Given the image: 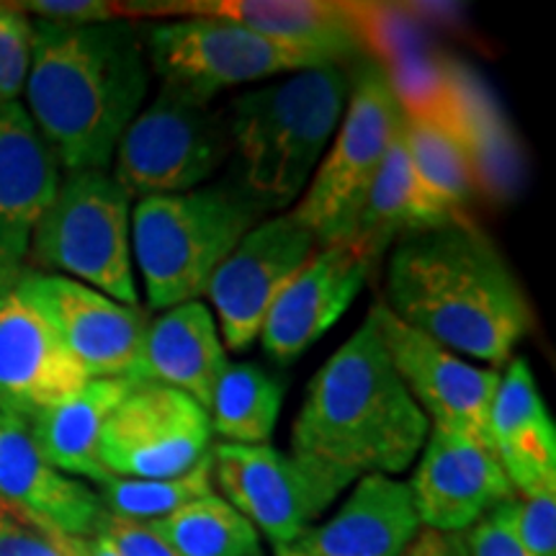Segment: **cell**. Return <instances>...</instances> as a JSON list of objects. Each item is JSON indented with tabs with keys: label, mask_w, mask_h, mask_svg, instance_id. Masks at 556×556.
Instances as JSON below:
<instances>
[{
	"label": "cell",
	"mask_w": 556,
	"mask_h": 556,
	"mask_svg": "<svg viewBox=\"0 0 556 556\" xmlns=\"http://www.w3.org/2000/svg\"><path fill=\"white\" fill-rule=\"evenodd\" d=\"M384 307L458 356L500 366L528 336L533 312L503 253L467 219L394 242Z\"/></svg>",
	"instance_id": "obj_1"
},
{
	"label": "cell",
	"mask_w": 556,
	"mask_h": 556,
	"mask_svg": "<svg viewBox=\"0 0 556 556\" xmlns=\"http://www.w3.org/2000/svg\"><path fill=\"white\" fill-rule=\"evenodd\" d=\"M31 26L26 111L60 168L109 170L150 90L142 31L129 18L86 26L31 18Z\"/></svg>",
	"instance_id": "obj_2"
},
{
	"label": "cell",
	"mask_w": 556,
	"mask_h": 556,
	"mask_svg": "<svg viewBox=\"0 0 556 556\" xmlns=\"http://www.w3.org/2000/svg\"><path fill=\"white\" fill-rule=\"evenodd\" d=\"M430 422L402 384L377 309L312 377L291 428V454L356 479L394 477L426 446Z\"/></svg>",
	"instance_id": "obj_3"
},
{
	"label": "cell",
	"mask_w": 556,
	"mask_h": 556,
	"mask_svg": "<svg viewBox=\"0 0 556 556\" xmlns=\"http://www.w3.org/2000/svg\"><path fill=\"white\" fill-rule=\"evenodd\" d=\"M351 93L345 65L289 75L232 101L227 127L238 152V189L266 212L302 197L330 148Z\"/></svg>",
	"instance_id": "obj_4"
},
{
	"label": "cell",
	"mask_w": 556,
	"mask_h": 556,
	"mask_svg": "<svg viewBox=\"0 0 556 556\" xmlns=\"http://www.w3.org/2000/svg\"><path fill=\"white\" fill-rule=\"evenodd\" d=\"M261 214L238 186L139 199L131 208V258L148 307L165 312L204 296L208 278Z\"/></svg>",
	"instance_id": "obj_5"
},
{
	"label": "cell",
	"mask_w": 556,
	"mask_h": 556,
	"mask_svg": "<svg viewBox=\"0 0 556 556\" xmlns=\"http://www.w3.org/2000/svg\"><path fill=\"white\" fill-rule=\"evenodd\" d=\"M402 122L405 101L389 73L377 62L364 60L351 75V93L336 137L291 212L299 225L315 235L319 248L351 240Z\"/></svg>",
	"instance_id": "obj_6"
},
{
	"label": "cell",
	"mask_w": 556,
	"mask_h": 556,
	"mask_svg": "<svg viewBox=\"0 0 556 556\" xmlns=\"http://www.w3.org/2000/svg\"><path fill=\"white\" fill-rule=\"evenodd\" d=\"M34 268L139 307L131 258V199L109 170L67 173L29 240Z\"/></svg>",
	"instance_id": "obj_7"
},
{
	"label": "cell",
	"mask_w": 556,
	"mask_h": 556,
	"mask_svg": "<svg viewBox=\"0 0 556 556\" xmlns=\"http://www.w3.org/2000/svg\"><path fill=\"white\" fill-rule=\"evenodd\" d=\"M232 150L227 116L184 90L160 86L116 144L114 176L129 199L201 189Z\"/></svg>",
	"instance_id": "obj_8"
},
{
	"label": "cell",
	"mask_w": 556,
	"mask_h": 556,
	"mask_svg": "<svg viewBox=\"0 0 556 556\" xmlns=\"http://www.w3.org/2000/svg\"><path fill=\"white\" fill-rule=\"evenodd\" d=\"M142 39L150 73L163 86L208 103L227 88L332 65L302 47L208 16L155 24L142 31Z\"/></svg>",
	"instance_id": "obj_9"
},
{
	"label": "cell",
	"mask_w": 556,
	"mask_h": 556,
	"mask_svg": "<svg viewBox=\"0 0 556 556\" xmlns=\"http://www.w3.org/2000/svg\"><path fill=\"white\" fill-rule=\"evenodd\" d=\"M212 464L225 500L255 531L266 533L276 548L289 546L307 533L315 520L358 482L348 471L332 469L315 458L287 454L268 443L212 446Z\"/></svg>",
	"instance_id": "obj_10"
},
{
	"label": "cell",
	"mask_w": 556,
	"mask_h": 556,
	"mask_svg": "<svg viewBox=\"0 0 556 556\" xmlns=\"http://www.w3.org/2000/svg\"><path fill=\"white\" fill-rule=\"evenodd\" d=\"M212 435L208 413L189 394L139 384L103 426L99 458L111 477H180L212 454Z\"/></svg>",
	"instance_id": "obj_11"
},
{
	"label": "cell",
	"mask_w": 556,
	"mask_h": 556,
	"mask_svg": "<svg viewBox=\"0 0 556 556\" xmlns=\"http://www.w3.org/2000/svg\"><path fill=\"white\" fill-rule=\"evenodd\" d=\"M18 287L88 379L139 381V361L150 325L142 309L26 263L21 266Z\"/></svg>",
	"instance_id": "obj_12"
},
{
	"label": "cell",
	"mask_w": 556,
	"mask_h": 556,
	"mask_svg": "<svg viewBox=\"0 0 556 556\" xmlns=\"http://www.w3.org/2000/svg\"><path fill=\"white\" fill-rule=\"evenodd\" d=\"M315 235L291 214L261 219L208 278L204 296L217 309L227 351L245 353L261 338L268 309L317 250Z\"/></svg>",
	"instance_id": "obj_13"
},
{
	"label": "cell",
	"mask_w": 556,
	"mask_h": 556,
	"mask_svg": "<svg viewBox=\"0 0 556 556\" xmlns=\"http://www.w3.org/2000/svg\"><path fill=\"white\" fill-rule=\"evenodd\" d=\"M374 309L389 358L428 422L492 446L490 409L500 384L497 368L469 364L458 353L407 328L384 307V302H374Z\"/></svg>",
	"instance_id": "obj_14"
},
{
	"label": "cell",
	"mask_w": 556,
	"mask_h": 556,
	"mask_svg": "<svg viewBox=\"0 0 556 556\" xmlns=\"http://www.w3.org/2000/svg\"><path fill=\"white\" fill-rule=\"evenodd\" d=\"M24 263H0V413L31 420L88 381L18 287Z\"/></svg>",
	"instance_id": "obj_15"
},
{
	"label": "cell",
	"mask_w": 556,
	"mask_h": 556,
	"mask_svg": "<svg viewBox=\"0 0 556 556\" xmlns=\"http://www.w3.org/2000/svg\"><path fill=\"white\" fill-rule=\"evenodd\" d=\"M407 484L422 528L464 533L497 505L516 500L495 448L458 430L430 426Z\"/></svg>",
	"instance_id": "obj_16"
},
{
	"label": "cell",
	"mask_w": 556,
	"mask_h": 556,
	"mask_svg": "<svg viewBox=\"0 0 556 556\" xmlns=\"http://www.w3.org/2000/svg\"><path fill=\"white\" fill-rule=\"evenodd\" d=\"M377 263L353 242L317 248L278 294L261 330V345L278 366L309 351L356 302Z\"/></svg>",
	"instance_id": "obj_17"
},
{
	"label": "cell",
	"mask_w": 556,
	"mask_h": 556,
	"mask_svg": "<svg viewBox=\"0 0 556 556\" xmlns=\"http://www.w3.org/2000/svg\"><path fill=\"white\" fill-rule=\"evenodd\" d=\"M402 137L413 168L420 229L464 219L479 191V168L462 116L443 101L405 103Z\"/></svg>",
	"instance_id": "obj_18"
},
{
	"label": "cell",
	"mask_w": 556,
	"mask_h": 556,
	"mask_svg": "<svg viewBox=\"0 0 556 556\" xmlns=\"http://www.w3.org/2000/svg\"><path fill=\"white\" fill-rule=\"evenodd\" d=\"M0 507L60 536H93L106 516L99 492L54 469L29 426L5 413H0Z\"/></svg>",
	"instance_id": "obj_19"
},
{
	"label": "cell",
	"mask_w": 556,
	"mask_h": 556,
	"mask_svg": "<svg viewBox=\"0 0 556 556\" xmlns=\"http://www.w3.org/2000/svg\"><path fill=\"white\" fill-rule=\"evenodd\" d=\"M60 163L21 101H0V263H24L45 208L60 189Z\"/></svg>",
	"instance_id": "obj_20"
},
{
	"label": "cell",
	"mask_w": 556,
	"mask_h": 556,
	"mask_svg": "<svg viewBox=\"0 0 556 556\" xmlns=\"http://www.w3.org/2000/svg\"><path fill=\"white\" fill-rule=\"evenodd\" d=\"M420 528L405 482L368 475L325 523L312 526L276 556H402Z\"/></svg>",
	"instance_id": "obj_21"
},
{
	"label": "cell",
	"mask_w": 556,
	"mask_h": 556,
	"mask_svg": "<svg viewBox=\"0 0 556 556\" xmlns=\"http://www.w3.org/2000/svg\"><path fill=\"white\" fill-rule=\"evenodd\" d=\"M490 441L516 495L556 484V426L526 358H510L500 374Z\"/></svg>",
	"instance_id": "obj_22"
},
{
	"label": "cell",
	"mask_w": 556,
	"mask_h": 556,
	"mask_svg": "<svg viewBox=\"0 0 556 556\" xmlns=\"http://www.w3.org/2000/svg\"><path fill=\"white\" fill-rule=\"evenodd\" d=\"M229 366L217 319L201 299L165 309L144 332L139 381L189 394L208 413L214 387Z\"/></svg>",
	"instance_id": "obj_23"
},
{
	"label": "cell",
	"mask_w": 556,
	"mask_h": 556,
	"mask_svg": "<svg viewBox=\"0 0 556 556\" xmlns=\"http://www.w3.org/2000/svg\"><path fill=\"white\" fill-rule=\"evenodd\" d=\"M193 16L232 21L270 39L287 41L345 65L366 50V26L361 11L325 0H229V3L178 5Z\"/></svg>",
	"instance_id": "obj_24"
},
{
	"label": "cell",
	"mask_w": 556,
	"mask_h": 556,
	"mask_svg": "<svg viewBox=\"0 0 556 556\" xmlns=\"http://www.w3.org/2000/svg\"><path fill=\"white\" fill-rule=\"evenodd\" d=\"M139 381L88 379L78 392L26 420L41 456L67 477L103 484L111 475L99 458V438L106 420Z\"/></svg>",
	"instance_id": "obj_25"
},
{
	"label": "cell",
	"mask_w": 556,
	"mask_h": 556,
	"mask_svg": "<svg viewBox=\"0 0 556 556\" xmlns=\"http://www.w3.org/2000/svg\"><path fill=\"white\" fill-rule=\"evenodd\" d=\"M283 381L255 364H229L208 402L212 433L225 443L263 446L276 430Z\"/></svg>",
	"instance_id": "obj_26"
},
{
	"label": "cell",
	"mask_w": 556,
	"mask_h": 556,
	"mask_svg": "<svg viewBox=\"0 0 556 556\" xmlns=\"http://www.w3.org/2000/svg\"><path fill=\"white\" fill-rule=\"evenodd\" d=\"M417 229H420V219L415 208L413 168H409L405 137L400 129L348 242H353L368 261L377 263L394 242Z\"/></svg>",
	"instance_id": "obj_27"
},
{
	"label": "cell",
	"mask_w": 556,
	"mask_h": 556,
	"mask_svg": "<svg viewBox=\"0 0 556 556\" xmlns=\"http://www.w3.org/2000/svg\"><path fill=\"white\" fill-rule=\"evenodd\" d=\"M148 526L180 556H258V531L214 492Z\"/></svg>",
	"instance_id": "obj_28"
},
{
	"label": "cell",
	"mask_w": 556,
	"mask_h": 556,
	"mask_svg": "<svg viewBox=\"0 0 556 556\" xmlns=\"http://www.w3.org/2000/svg\"><path fill=\"white\" fill-rule=\"evenodd\" d=\"M214 464L212 454L180 477L168 479H122L111 477L99 484V497L103 510L114 518L135 520V523H152L193 500L212 495Z\"/></svg>",
	"instance_id": "obj_29"
},
{
	"label": "cell",
	"mask_w": 556,
	"mask_h": 556,
	"mask_svg": "<svg viewBox=\"0 0 556 556\" xmlns=\"http://www.w3.org/2000/svg\"><path fill=\"white\" fill-rule=\"evenodd\" d=\"M31 18L16 3H0V101H18L31 65Z\"/></svg>",
	"instance_id": "obj_30"
},
{
	"label": "cell",
	"mask_w": 556,
	"mask_h": 556,
	"mask_svg": "<svg viewBox=\"0 0 556 556\" xmlns=\"http://www.w3.org/2000/svg\"><path fill=\"white\" fill-rule=\"evenodd\" d=\"M516 533L531 556H556V484L516 497Z\"/></svg>",
	"instance_id": "obj_31"
},
{
	"label": "cell",
	"mask_w": 556,
	"mask_h": 556,
	"mask_svg": "<svg viewBox=\"0 0 556 556\" xmlns=\"http://www.w3.org/2000/svg\"><path fill=\"white\" fill-rule=\"evenodd\" d=\"M464 536L469 556H531L516 533V500L486 513Z\"/></svg>",
	"instance_id": "obj_32"
},
{
	"label": "cell",
	"mask_w": 556,
	"mask_h": 556,
	"mask_svg": "<svg viewBox=\"0 0 556 556\" xmlns=\"http://www.w3.org/2000/svg\"><path fill=\"white\" fill-rule=\"evenodd\" d=\"M16 9L24 11L29 18L67 26L106 24V21H122L129 16L122 11L127 5L106 3V0H26V3H16Z\"/></svg>",
	"instance_id": "obj_33"
},
{
	"label": "cell",
	"mask_w": 556,
	"mask_h": 556,
	"mask_svg": "<svg viewBox=\"0 0 556 556\" xmlns=\"http://www.w3.org/2000/svg\"><path fill=\"white\" fill-rule=\"evenodd\" d=\"M0 556H67L60 533L0 507Z\"/></svg>",
	"instance_id": "obj_34"
},
{
	"label": "cell",
	"mask_w": 556,
	"mask_h": 556,
	"mask_svg": "<svg viewBox=\"0 0 556 556\" xmlns=\"http://www.w3.org/2000/svg\"><path fill=\"white\" fill-rule=\"evenodd\" d=\"M93 536L106 539L122 556H180L176 548L165 544L148 523H135L114 516H103Z\"/></svg>",
	"instance_id": "obj_35"
},
{
	"label": "cell",
	"mask_w": 556,
	"mask_h": 556,
	"mask_svg": "<svg viewBox=\"0 0 556 556\" xmlns=\"http://www.w3.org/2000/svg\"><path fill=\"white\" fill-rule=\"evenodd\" d=\"M402 556H469L464 533H443L433 528H417Z\"/></svg>",
	"instance_id": "obj_36"
},
{
	"label": "cell",
	"mask_w": 556,
	"mask_h": 556,
	"mask_svg": "<svg viewBox=\"0 0 556 556\" xmlns=\"http://www.w3.org/2000/svg\"><path fill=\"white\" fill-rule=\"evenodd\" d=\"M67 556H122L101 536H60Z\"/></svg>",
	"instance_id": "obj_37"
}]
</instances>
